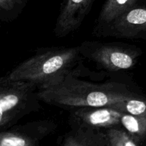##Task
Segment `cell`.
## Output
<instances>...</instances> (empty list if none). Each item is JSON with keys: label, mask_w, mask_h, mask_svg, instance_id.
Wrapping results in <instances>:
<instances>
[{"label": "cell", "mask_w": 146, "mask_h": 146, "mask_svg": "<svg viewBox=\"0 0 146 146\" xmlns=\"http://www.w3.org/2000/svg\"><path fill=\"white\" fill-rule=\"evenodd\" d=\"M74 74L48 88L38 89L41 101L65 109L84 106H109L136 96L123 84H97L77 79Z\"/></svg>", "instance_id": "cell-1"}, {"label": "cell", "mask_w": 146, "mask_h": 146, "mask_svg": "<svg viewBox=\"0 0 146 146\" xmlns=\"http://www.w3.org/2000/svg\"><path fill=\"white\" fill-rule=\"evenodd\" d=\"M81 56L79 46L40 48L6 76L12 81L34 83L38 89L48 88L74 74V68Z\"/></svg>", "instance_id": "cell-2"}, {"label": "cell", "mask_w": 146, "mask_h": 146, "mask_svg": "<svg viewBox=\"0 0 146 146\" xmlns=\"http://www.w3.org/2000/svg\"><path fill=\"white\" fill-rule=\"evenodd\" d=\"M38 87L34 83L0 79V128L8 129L25 115L41 108Z\"/></svg>", "instance_id": "cell-3"}, {"label": "cell", "mask_w": 146, "mask_h": 146, "mask_svg": "<svg viewBox=\"0 0 146 146\" xmlns=\"http://www.w3.org/2000/svg\"><path fill=\"white\" fill-rule=\"evenodd\" d=\"M79 50L83 57L112 72L133 68L141 54L139 48L123 43L86 41L79 46Z\"/></svg>", "instance_id": "cell-4"}, {"label": "cell", "mask_w": 146, "mask_h": 146, "mask_svg": "<svg viewBox=\"0 0 146 146\" xmlns=\"http://www.w3.org/2000/svg\"><path fill=\"white\" fill-rule=\"evenodd\" d=\"M57 125L52 120H41L13 125L0 133L1 146H35L52 133Z\"/></svg>", "instance_id": "cell-5"}, {"label": "cell", "mask_w": 146, "mask_h": 146, "mask_svg": "<svg viewBox=\"0 0 146 146\" xmlns=\"http://www.w3.org/2000/svg\"><path fill=\"white\" fill-rule=\"evenodd\" d=\"M97 34L121 38H146V7L136 6L106 25L96 28Z\"/></svg>", "instance_id": "cell-6"}, {"label": "cell", "mask_w": 146, "mask_h": 146, "mask_svg": "<svg viewBox=\"0 0 146 146\" xmlns=\"http://www.w3.org/2000/svg\"><path fill=\"white\" fill-rule=\"evenodd\" d=\"M68 123L71 128L86 127L106 131L121 125L123 112L109 106H84L70 109Z\"/></svg>", "instance_id": "cell-7"}, {"label": "cell", "mask_w": 146, "mask_h": 146, "mask_svg": "<svg viewBox=\"0 0 146 146\" xmlns=\"http://www.w3.org/2000/svg\"><path fill=\"white\" fill-rule=\"evenodd\" d=\"M94 0H64L54 28L58 37H65L78 29L91 10Z\"/></svg>", "instance_id": "cell-8"}, {"label": "cell", "mask_w": 146, "mask_h": 146, "mask_svg": "<svg viewBox=\"0 0 146 146\" xmlns=\"http://www.w3.org/2000/svg\"><path fill=\"white\" fill-rule=\"evenodd\" d=\"M64 146H109L105 131L86 127L71 128L66 134Z\"/></svg>", "instance_id": "cell-9"}, {"label": "cell", "mask_w": 146, "mask_h": 146, "mask_svg": "<svg viewBox=\"0 0 146 146\" xmlns=\"http://www.w3.org/2000/svg\"><path fill=\"white\" fill-rule=\"evenodd\" d=\"M139 0H106L103 6L96 28L106 25L138 6Z\"/></svg>", "instance_id": "cell-10"}, {"label": "cell", "mask_w": 146, "mask_h": 146, "mask_svg": "<svg viewBox=\"0 0 146 146\" xmlns=\"http://www.w3.org/2000/svg\"><path fill=\"white\" fill-rule=\"evenodd\" d=\"M121 125L140 142L142 143L146 137V116L123 113L121 118Z\"/></svg>", "instance_id": "cell-11"}, {"label": "cell", "mask_w": 146, "mask_h": 146, "mask_svg": "<svg viewBox=\"0 0 146 146\" xmlns=\"http://www.w3.org/2000/svg\"><path fill=\"white\" fill-rule=\"evenodd\" d=\"M105 132L109 146H138L142 143L120 125L108 128Z\"/></svg>", "instance_id": "cell-12"}, {"label": "cell", "mask_w": 146, "mask_h": 146, "mask_svg": "<svg viewBox=\"0 0 146 146\" xmlns=\"http://www.w3.org/2000/svg\"><path fill=\"white\" fill-rule=\"evenodd\" d=\"M111 108L131 115L146 116V100L141 98L139 95L117 103Z\"/></svg>", "instance_id": "cell-13"}, {"label": "cell", "mask_w": 146, "mask_h": 146, "mask_svg": "<svg viewBox=\"0 0 146 146\" xmlns=\"http://www.w3.org/2000/svg\"><path fill=\"white\" fill-rule=\"evenodd\" d=\"M24 1L25 0H0V9L1 12H10L19 7L22 8L25 4Z\"/></svg>", "instance_id": "cell-14"}]
</instances>
